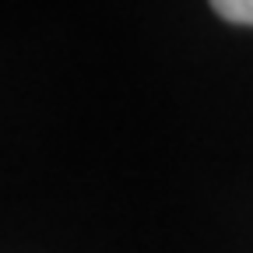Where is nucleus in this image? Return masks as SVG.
Instances as JSON below:
<instances>
[{
    "label": "nucleus",
    "mask_w": 253,
    "mask_h": 253,
    "mask_svg": "<svg viewBox=\"0 0 253 253\" xmlns=\"http://www.w3.org/2000/svg\"><path fill=\"white\" fill-rule=\"evenodd\" d=\"M211 11L229 25H250L253 28V0H208Z\"/></svg>",
    "instance_id": "f257e3e1"
}]
</instances>
